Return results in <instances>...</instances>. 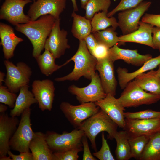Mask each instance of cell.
<instances>
[{"label": "cell", "instance_id": "6da1fadb", "mask_svg": "<svg viewBox=\"0 0 160 160\" xmlns=\"http://www.w3.org/2000/svg\"><path fill=\"white\" fill-rule=\"evenodd\" d=\"M56 19L50 15H42L37 20L15 26L17 31L25 35L33 47L32 56L36 59L44 49L46 40L50 35Z\"/></svg>", "mask_w": 160, "mask_h": 160}, {"label": "cell", "instance_id": "7a4b0ae2", "mask_svg": "<svg viewBox=\"0 0 160 160\" xmlns=\"http://www.w3.org/2000/svg\"><path fill=\"white\" fill-rule=\"evenodd\" d=\"M72 60L74 63L72 71L63 77L56 78L54 80L57 82L77 81L82 76L91 80L95 72L97 60L89 52L84 40L79 41L77 52L64 64L65 65Z\"/></svg>", "mask_w": 160, "mask_h": 160}, {"label": "cell", "instance_id": "3957f363", "mask_svg": "<svg viewBox=\"0 0 160 160\" xmlns=\"http://www.w3.org/2000/svg\"><path fill=\"white\" fill-rule=\"evenodd\" d=\"M118 126L101 109L96 113L84 121L77 128L83 130L91 143L92 148L97 151L95 138L101 132L105 131L108 134V138L112 140L117 132Z\"/></svg>", "mask_w": 160, "mask_h": 160}, {"label": "cell", "instance_id": "277c9868", "mask_svg": "<svg viewBox=\"0 0 160 160\" xmlns=\"http://www.w3.org/2000/svg\"><path fill=\"white\" fill-rule=\"evenodd\" d=\"M123 89L117 99L124 108L152 104L160 100V95L146 92L134 80L129 82Z\"/></svg>", "mask_w": 160, "mask_h": 160}, {"label": "cell", "instance_id": "5b68a950", "mask_svg": "<svg viewBox=\"0 0 160 160\" xmlns=\"http://www.w3.org/2000/svg\"><path fill=\"white\" fill-rule=\"evenodd\" d=\"M4 63L7 72L5 85L10 91L16 93L22 87L29 85L32 71L26 64L20 62L15 65L8 60Z\"/></svg>", "mask_w": 160, "mask_h": 160}, {"label": "cell", "instance_id": "8992f818", "mask_svg": "<svg viewBox=\"0 0 160 160\" xmlns=\"http://www.w3.org/2000/svg\"><path fill=\"white\" fill-rule=\"evenodd\" d=\"M31 109L25 110L21 114L18 126L9 142L10 149L19 153L29 151V145L34 133L31 127Z\"/></svg>", "mask_w": 160, "mask_h": 160}, {"label": "cell", "instance_id": "52a82bcc", "mask_svg": "<svg viewBox=\"0 0 160 160\" xmlns=\"http://www.w3.org/2000/svg\"><path fill=\"white\" fill-rule=\"evenodd\" d=\"M45 134L48 145L54 153L81 144V139L85 133L83 130L76 128L70 132L65 131L59 134L48 131Z\"/></svg>", "mask_w": 160, "mask_h": 160}, {"label": "cell", "instance_id": "ba28073f", "mask_svg": "<svg viewBox=\"0 0 160 160\" xmlns=\"http://www.w3.org/2000/svg\"><path fill=\"white\" fill-rule=\"evenodd\" d=\"M90 83L87 86L79 87L72 85L68 88V91L76 98L80 103H95L105 98L107 94L102 86L99 75L95 72L91 79Z\"/></svg>", "mask_w": 160, "mask_h": 160}, {"label": "cell", "instance_id": "9c48e42d", "mask_svg": "<svg viewBox=\"0 0 160 160\" xmlns=\"http://www.w3.org/2000/svg\"><path fill=\"white\" fill-rule=\"evenodd\" d=\"M60 108L69 122L76 128L82 122L97 112L100 109L94 102L81 103L73 105L66 102H62Z\"/></svg>", "mask_w": 160, "mask_h": 160}, {"label": "cell", "instance_id": "30bf717a", "mask_svg": "<svg viewBox=\"0 0 160 160\" xmlns=\"http://www.w3.org/2000/svg\"><path fill=\"white\" fill-rule=\"evenodd\" d=\"M151 4L150 1H142L136 7L118 14V27L123 35L132 33L138 29L140 19Z\"/></svg>", "mask_w": 160, "mask_h": 160}, {"label": "cell", "instance_id": "8fae6325", "mask_svg": "<svg viewBox=\"0 0 160 160\" xmlns=\"http://www.w3.org/2000/svg\"><path fill=\"white\" fill-rule=\"evenodd\" d=\"M31 0H5L0 10V19L4 20L14 25L25 23L31 21L23 12V9Z\"/></svg>", "mask_w": 160, "mask_h": 160}, {"label": "cell", "instance_id": "7c38bea8", "mask_svg": "<svg viewBox=\"0 0 160 160\" xmlns=\"http://www.w3.org/2000/svg\"><path fill=\"white\" fill-rule=\"evenodd\" d=\"M67 0H37L30 6L27 15L31 20H37L41 16L50 15L56 19L60 18L65 9Z\"/></svg>", "mask_w": 160, "mask_h": 160}, {"label": "cell", "instance_id": "4fadbf2b", "mask_svg": "<svg viewBox=\"0 0 160 160\" xmlns=\"http://www.w3.org/2000/svg\"><path fill=\"white\" fill-rule=\"evenodd\" d=\"M60 19H56L51 32L47 39L44 49L48 50L55 59L63 55L70 46L67 38L68 32L60 26Z\"/></svg>", "mask_w": 160, "mask_h": 160}, {"label": "cell", "instance_id": "5bb4252c", "mask_svg": "<svg viewBox=\"0 0 160 160\" xmlns=\"http://www.w3.org/2000/svg\"><path fill=\"white\" fill-rule=\"evenodd\" d=\"M55 90L54 83L50 79L36 80L33 82L31 91L42 111L52 110Z\"/></svg>", "mask_w": 160, "mask_h": 160}, {"label": "cell", "instance_id": "9a60e30c", "mask_svg": "<svg viewBox=\"0 0 160 160\" xmlns=\"http://www.w3.org/2000/svg\"><path fill=\"white\" fill-rule=\"evenodd\" d=\"M123 129L129 135H146L151 136L160 131V118L147 119L125 118Z\"/></svg>", "mask_w": 160, "mask_h": 160}, {"label": "cell", "instance_id": "2e32d148", "mask_svg": "<svg viewBox=\"0 0 160 160\" xmlns=\"http://www.w3.org/2000/svg\"><path fill=\"white\" fill-rule=\"evenodd\" d=\"M96 70L99 73L101 83L106 94L116 95L117 81L114 74V62L107 56L97 59Z\"/></svg>", "mask_w": 160, "mask_h": 160}, {"label": "cell", "instance_id": "e0dca14e", "mask_svg": "<svg viewBox=\"0 0 160 160\" xmlns=\"http://www.w3.org/2000/svg\"><path fill=\"white\" fill-rule=\"evenodd\" d=\"M17 117L9 116L7 113L0 114V157L7 156L10 150L9 142L19 122Z\"/></svg>", "mask_w": 160, "mask_h": 160}, {"label": "cell", "instance_id": "ac0fdd59", "mask_svg": "<svg viewBox=\"0 0 160 160\" xmlns=\"http://www.w3.org/2000/svg\"><path fill=\"white\" fill-rule=\"evenodd\" d=\"M119 127L124 129L125 125L124 108L118 99L110 94L95 103Z\"/></svg>", "mask_w": 160, "mask_h": 160}, {"label": "cell", "instance_id": "d6986e66", "mask_svg": "<svg viewBox=\"0 0 160 160\" xmlns=\"http://www.w3.org/2000/svg\"><path fill=\"white\" fill-rule=\"evenodd\" d=\"M107 57L113 62L117 60H122L128 64L138 66H142L152 58V55L149 54L142 55L139 54L137 49L120 48L118 44L109 49Z\"/></svg>", "mask_w": 160, "mask_h": 160}, {"label": "cell", "instance_id": "ffe728a7", "mask_svg": "<svg viewBox=\"0 0 160 160\" xmlns=\"http://www.w3.org/2000/svg\"><path fill=\"white\" fill-rule=\"evenodd\" d=\"M154 26L149 23L140 21L139 27L137 30L131 33L119 37V43H136L147 45L155 49L151 35Z\"/></svg>", "mask_w": 160, "mask_h": 160}, {"label": "cell", "instance_id": "44dd1931", "mask_svg": "<svg viewBox=\"0 0 160 160\" xmlns=\"http://www.w3.org/2000/svg\"><path fill=\"white\" fill-rule=\"evenodd\" d=\"M0 44L2 46L4 57L6 60L11 58L17 45L23 41V39L17 36L14 29L10 26L2 23H0Z\"/></svg>", "mask_w": 160, "mask_h": 160}, {"label": "cell", "instance_id": "7402d4cb", "mask_svg": "<svg viewBox=\"0 0 160 160\" xmlns=\"http://www.w3.org/2000/svg\"><path fill=\"white\" fill-rule=\"evenodd\" d=\"M33 160H54L53 152L50 149L46 134L34 132L29 145Z\"/></svg>", "mask_w": 160, "mask_h": 160}, {"label": "cell", "instance_id": "603a6c76", "mask_svg": "<svg viewBox=\"0 0 160 160\" xmlns=\"http://www.w3.org/2000/svg\"><path fill=\"white\" fill-rule=\"evenodd\" d=\"M160 65V55L151 58L145 63L138 70L129 73L125 68L119 67L117 70L119 83L121 89H124L127 84L136 76L146 71L153 70Z\"/></svg>", "mask_w": 160, "mask_h": 160}, {"label": "cell", "instance_id": "cb8c5ba5", "mask_svg": "<svg viewBox=\"0 0 160 160\" xmlns=\"http://www.w3.org/2000/svg\"><path fill=\"white\" fill-rule=\"evenodd\" d=\"M29 85H27L20 88L15 106L10 110V116H19L25 110L30 108L32 105L37 103L32 92L29 90Z\"/></svg>", "mask_w": 160, "mask_h": 160}, {"label": "cell", "instance_id": "d4e9b609", "mask_svg": "<svg viewBox=\"0 0 160 160\" xmlns=\"http://www.w3.org/2000/svg\"><path fill=\"white\" fill-rule=\"evenodd\" d=\"M134 80L143 89L156 95H160V77L157 71L152 70L136 76Z\"/></svg>", "mask_w": 160, "mask_h": 160}, {"label": "cell", "instance_id": "484cf974", "mask_svg": "<svg viewBox=\"0 0 160 160\" xmlns=\"http://www.w3.org/2000/svg\"><path fill=\"white\" fill-rule=\"evenodd\" d=\"M73 21L71 32L73 36L79 41L84 40L91 33V20L76 14L73 11L71 14Z\"/></svg>", "mask_w": 160, "mask_h": 160}, {"label": "cell", "instance_id": "4316f807", "mask_svg": "<svg viewBox=\"0 0 160 160\" xmlns=\"http://www.w3.org/2000/svg\"><path fill=\"white\" fill-rule=\"evenodd\" d=\"M114 139L116 142L115 151L116 159L128 160L131 159V149L127 132L124 130L117 131L114 136Z\"/></svg>", "mask_w": 160, "mask_h": 160}, {"label": "cell", "instance_id": "83f0119b", "mask_svg": "<svg viewBox=\"0 0 160 160\" xmlns=\"http://www.w3.org/2000/svg\"><path fill=\"white\" fill-rule=\"evenodd\" d=\"M36 59L41 73L46 76L52 75L64 66L63 64L59 65L56 64L55 59L51 52L46 49Z\"/></svg>", "mask_w": 160, "mask_h": 160}, {"label": "cell", "instance_id": "f1b7e54d", "mask_svg": "<svg viewBox=\"0 0 160 160\" xmlns=\"http://www.w3.org/2000/svg\"><path fill=\"white\" fill-rule=\"evenodd\" d=\"M105 12H99L95 14L91 20V33L104 30L110 26L115 30L118 27L116 18L112 16L108 17Z\"/></svg>", "mask_w": 160, "mask_h": 160}, {"label": "cell", "instance_id": "f546056e", "mask_svg": "<svg viewBox=\"0 0 160 160\" xmlns=\"http://www.w3.org/2000/svg\"><path fill=\"white\" fill-rule=\"evenodd\" d=\"M139 160H160V131L151 136Z\"/></svg>", "mask_w": 160, "mask_h": 160}, {"label": "cell", "instance_id": "4dcf8cb0", "mask_svg": "<svg viewBox=\"0 0 160 160\" xmlns=\"http://www.w3.org/2000/svg\"><path fill=\"white\" fill-rule=\"evenodd\" d=\"M115 30L111 27L92 33L98 44L110 48L119 43V37Z\"/></svg>", "mask_w": 160, "mask_h": 160}, {"label": "cell", "instance_id": "1f68e13d", "mask_svg": "<svg viewBox=\"0 0 160 160\" xmlns=\"http://www.w3.org/2000/svg\"><path fill=\"white\" fill-rule=\"evenodd\" d=\"M128 135L131 157L139 160L151 136L146 135Z\"/></svg>", "mask_w": 160, "mask_h": 160}, {"label": "cell", "instance_id": "d6a6232c", "mask_svg": "<svg viewBox=\"0 0 160 160\" xmlns=\"http://www.w3.org/2000/svg\"><path fill=\"white\" fill-rule=\"evenodd\" d=\"M111 0H89L85 10V17L90 20L94 15L100 11L108 13Z\"/></svg>", "mask_w": 160, "mask_h": 160}, {"label": "cell", "instance_id": "836d02e7", "mask_svg": "<svg viewBox=\"0 0 160 160\" xmlns=\"http://www.w3.org/2000/svg\"><path fill=\"white\" fill-rule=\"evenodd\" d=\"M81 144L61 151L53 153L54 160H77L78 153L82 150Z\"/></svg>", "mask_w": 160, "mask_h": 160}, {"label": "cell", "instance_id": "e575fe53", "mask_svg": "<svg viewBox=\"0 0 160 160\" xmlns=\"http://www.w3.org/2000/svg\"><path fill=\"white\" fill-rule=\"evenodd\" d=\"M124 115L125 118L147 119L160 118V111L147 109L137 112H124Z\"/></svg>", "mask_w": 160, "mask_h": 160}, {"label": "cell", "instance_id": "d590c367", "mask_svg": "<svg viewBox=\"0 0 160 160\" xmlns=\"http://www.w3.org/2000/svg\"><path fill=\"white\" fill-rule=\"evenodd\" d=\"M102 145L100 150L93 153V155L100 160H114L109 146L105 139L104 132L101 135Z\"/></svg>", "mask_w": 160, "mask_h": 160}, {"label": "cell", "instance_id": "8d00e7d4", "mask_svg": "<svg viewBox=\"0 0 160 160\" xmlns=\"http://www.w3.org/2000/svg\"><path fill=\"white\" fill-rule=\"evenodd\" d=\"M15 93L11 92L6 86H0V102L13 108L17 98Z\"/></svg>", "mask_w": 160, "mask_h": 160}, {"label": "cell", "instance_id": "74e56055", "mask_svg": "<svg viewBox=\"0 0 160 160\" xmlns=\"http://www.w3.org/2000/svg\"><path fill=\"white\" fill-rule=\"evenodd\" d=\"M143 0H121L119 4L112 11L107 13L108 17H110L120 11H122L135 7L142 2Z\"/></svg>", "mask_w": 160, "mask_h": 160}, {"label": "cell", "instance_id": "f35d334b", "mask_svg": "<svg viewBox=\"0 0 160 160\" xmlns=\"http://www.w3.org/2000/svg\"><path fill=\"white\" fill-rule=\"evenodd\" d=\"M88 138L84 134L82 137L81 143L83 150V160H96L97 159L92 155L90 150L88 143Z\"/></svg>", "mask_w": 160, "mask_h": 160}, {"label": "cell", "instance_id": "ab89813d", "mask_svg": "<svg viewBox=\"0 0 160 160\" xmlns=\"http://www.w3.org/2000/svg\"><path fill=\"white\" fill-rule=\"evenodd\" d=\"M141 21L160 28V14L146 13L142 17Z\"/></svg>", "mask_w": 160, "mask_h": 160}, {"label": "cell", "instance_id": "60d3db41", "mask_svg": "<svg viewBox=\"0 0 160 160\" xmlns=\"http://www.w3.org/2000/svg\"><path fill=\"white\" fill-rule=\"evenodd\" d=\"M109 49L104 45L98 44L94 49L92 55L97 59L103 58L107 56Z\"/></svg>", "mask_w": 160, "mask_h": 160}, {"label": "cell", "instance_id": "b9f144b4", "mask_svg": "<svg viewBox=\"0 0 160 160\" xmlns=\"http://www.w3.org/2000/svg\"><path fill=\"white\" fill-rule=\"evenodd\" d=\"M7 154L10 157L12 160H33L32 154L29 151L20 153L19 154L16 155L9 150Z\"/></svg>", "mask_w": 160, "mask_h": 160}, {"label": "cell", "instance_id": "7bdbcfd3", "mask_svg": "<svg viewBox=\"0 0 160 160\" xmlns=\"http://www.w3.org/2000/svg\"><path fill=\"white\" fill-rule=\"evenodd\" d=\"M89 52L92 54L94 49L98 44L93 33H91L84 40Z\"/></svg>", "mask_w": 160, "mask_h": 160}, {"label": "cell", "instance_id": "ee69618b", "mask_svg": "<svg viewBox=\"0 0 160 160\" xmlns=\"http://www.w3.org/2000/svg\"><path fill=\"white\" fill-rule=\"evenodd\" d=\"M152 33V41L155 49H158L160 47V28L154 26Z\"/></svg>", "mask_w": 160, "mask_h": 160}, {"label": "cell", "instance_id": "f6af8a7d", "mask_svg": "<svg viewBox=\"0 0 160 160\" xmlns=\"http://www.w3.org/2000/svg\"><path fill=\"white\" fill-rule=\"evenodd\" d=\"M5 105H6L1 103L0 104V113H5V112L7 110V107Z\"/></svg>", "mask_w": 160, "mask_h": 160}, {"label": "cell", "instance_id": "bcb514c9", "mask_svg": "<svg viewBox=\"0 0 160 160\" xmlns=\"http://www.w3.org/2000/svg\"><path fill=\"white\" fill-rule=\"evenodd\" d=\"M73 5V11L77 12L78 11V8L76 0H71Z\"/></svg>", "mask_w": 160, "mask_h": 160}, {"label": "cell", "instance_id": "7dc6e473", "mask_svg": "<svg viewBox=\"0 0 160 160\" xmlns=\"http://www.w3.org/2000/svg\"><path fill=\"white\" fill-rule=\"evenodd\" d=\"M5 76V73L1 71L0 72V86L2 85L3 82H4L5 80H4V79Z\"/></svg>", "mask_w": 160, "mask_h": 160}, {"label": "cell", "instance_id": "c3c4849f", "mask_svg": "<svg viewBox=\"0 0 160 160\" xmlns=\"http://www.w3.org/2000/svg\"><path fill=\"white\" fill-rule=\"evenodd\" d=\"M89 0H80L81 6L82 9H85L86 6Z\"/></svg>", "mask_w": 160, "mask_h": 160}, {"label": "cell", "instance_id": "681fc988", "mask_svg": "<svg viewBox=\"0 0 160 160\" xmlns=\"http://www.w3.org/2000/svg\"><path fill=\"white\" fill-rule=\"evenodd\" d=\"M0 160H12V159L10 156H4L0 157Z\"/></svg>", "mask_w": 160, "mask_h": 160}, {"label": "cell", "instance_id": "f907efd6", "mask_svg": "<svg viewBox=\"0 0 160 160\" xmlns=\"http://www.w3.org/2000/svg\"><path fill=\"white\" fill-rule=\"evenodd\" d=\"M157 72H158V74L160 77V65H159V66H158V68L157 69Z\"/></svg>", "mask_w": 160, "mask_h": 160}, {"label": "cell", "instance_id": "816d5d0a", "mask_svg": "<svg viewBox=\"0 0 160 160\" xmlns=\"http://www.w3.org/2000/svg\"><path fill=\"white\" fill-rule=\"evenodd\" d=\"M158 49L159 50V51L160 52V47Z\"/></svg>", "mask_w": 160, "mask_h": 160}, {"label": "cell", "instance_id": "f5cc1de1", "mask_svg": "<svg viewBox=\"0 0 160 160\" xmlns=\"http://www.w3.org/2000/svg\"><path fill=\"white\" fill-rule=\"evenodd\" d=\"M34 1H36L37 0H33Z\"/></svg>", "mask_w": 160, "mask_h": 160}]
</instances>
